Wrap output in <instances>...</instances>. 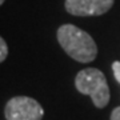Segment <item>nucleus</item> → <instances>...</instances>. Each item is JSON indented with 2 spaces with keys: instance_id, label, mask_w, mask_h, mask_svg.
<instances>
[{
  "instance_id": "0eeeda50",
  "label": "nucleus",
  "mask_w": 120,
  "mask_h": 120,
  "mask_svg": "<svg viewBox=\"0 0 120 120\" xmlns=\"http://www.w3.org/2000/svg\"><path fill=\"white\" fill-rule=\"evenodd\" d=\"M109 120H120V107H116L111 113V119Z\"/></svg>"
},
{
  "instance_id": "7ed1b4c3",
  "label": "nucleus",
  "mask_w": 120,
  "mask_h": 120,
  "mask_svg": "<svg viewBox=\"0 0 120 120\" xmlns=\"http://www.w3.org/2000/svg\"><path fill=\"white\" fill-rule=\"evenodd\" d=\"M5 120H41L44 109L39 101L28 96L9 99L4 108Z\"/></svg>"
},
{
  "instance_id": "39448f33",
  "label": "nucleus",
  "mask_w": 120,
  "mask_h": 120,
  "mask_svg": "<svg viewBox=\"0 0 120 120\" xmlns=\"http://www.w3.org/2000/svg\"><path fill=\"white\" fill-rule=\"evenodd\" d=\"M8 56V45L5 43V40L0 36V63H3Z\"/></svg>"
},
{
  "instance_id": "f257e3e1",
  "label": "nucleus",
  "mask_w": 120,
  "mask_h": 120,
  "mask_svg": "<svg viewBox=\"0 0 120 120\" xmlns=\"http://www.w3.org/2000/svg\"><path fill=\"white\" fill-rule=\"evenodd\" d=\"M56 38L65 53L79 63H91L98 56V45L92 36L73 24L60 26Z\"/></svg>"
},
{
  "instance_id": "6e6552de",
  "label": "nucleus",
  "mask_w": 120,
  "mask_h": 120,
  "mask_svg": "<svg viewBox=\"0 0 120 120\" xmlns=\"http://www.w3.org/2000/svg\"><path fill=\"white\" fill-rule=\"evenodd\" d=\"M4 1H5V0H0V5L3 4V3H4Z\"/></svg>"
},
{
  "instance_id": "423d86ee",
  "label": "nucleus",
  "mask_w": 120,
  "mask_h": 120,
  "mask_svg": "<svg viewBox=\"0 0 120 120\" xmlns=\"http://www.w3.org/2000/svg\"><path fill=\"white\" fill-rule=\"evenodd\" d=\"M112 71H113V76H115L116 82L120 83V61L112 63Z\"/></svg>"
},
{
  "instance_id": "f03ea898",
  "label": "nucleus",
  "mask_w": 120,
  "mask_h": 120,
  "mask_svg": "<svg viewBox=\"0 0 120 120\" xmlns=\"http://www.w3.org/2000/svg\"><path fill=\"white\" fill-rule=\"evenodd\" d=\"M75 87L82 95L91 96L96 108H104L109 103L111 94L107 79L98 68H86L79 71L75 77Z\"/></svg>"
},
{
  "instance_id": "20e7f679",
  "label": "nucleus",
  "mask_w": 120,
  "mask_h": 120,
  "mask_svg": "<svg viewBox=\"0 0 120 120\" xmlns=\"http://www.w3.org/2000/svg\"><path fill=\"white\" fill-rule=\"evenodd\" d=\"M115 0H65L67 12L73 16H100L112 8Z\"/></svg>"
}]
</instances>
